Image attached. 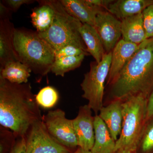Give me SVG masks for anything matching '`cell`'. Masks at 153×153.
Wrapping results in <instances>:
<instances>
[{"label": "cell", "mask_w": 153, "mask_h": 153, "mask_svg": "<svg viewBox=\"0 0 153 153\" xmlns=\"http://www.w3.org/2000/svg\"><path fill=\"white\" fill-rule=\"evenodd\" d=\"M30 83L19 84L0 78V124L16 137H26L31 126L42 120Z\"/></svg>", "instance_id": "6da1fadb"}, {"label": "cell", "mask_w": 153, "mask_h": 153, "mask_svg": "<svg viewBox=\"0 0 153 153\" xmlns=\"http://www.w3.org/2000/svg\"><path fill=\"white\" fill-rule=\"evenodd\" d=\"M110 85L113 100H123L137 94L149 97L153 89V37L138 45Z\"/></svg>", "instance_id": "7a4b0ae2"}, {"label": "cell", "mask_w": 153, "mask_h": 153, "mask_svg": "<svg viewBox=\"0 0 153 153\" xmlns=\"http://www.w3.org/2000/svg\"><path fill=\"white\" fill-rule=\"evenodd\" d=\"M13 45L18 60L40 76L47 75L55 60V52L37 31L16 29Z\"/></svg>", "instance_id": "3957f363"}, {"label": "cell", "mask_w": 153, "mask_h": 153, "mask_svg": "<svg viewBox=\"0 0 153 153\" xmlns=\"http://www.w3.org/2000/svg\"><path fill=\"white\" fill-rule=\"evenodd\" d=\"M148 98L131 96L123 100L122 129L116 142L115 152L124 149L135 152L147 120Z\"/></svg>", "instance_id": "277c9868"}, {"label": "cell", "mask_w": 153, "mask_h": 153, "mask_svg": "<svg viewBox=\"0 0 153 153\" xmlns=\"http://www.w3.org/2000/svg\"><path fill=\"white\" fill-rule=\"evenodd\" d=\"M55 10L54 20L46 32L38 33L55 52L67 45H73L87 52L79 32L82 25L67 13L60 1L49 0Z\"/></svg>", "instance_id": "5b68a950"}, {"label": "cell", "mask_w": 153, "mask_h": 153, "mask_svg": "<svg viewBox=\"0 0 153 153\" xmlns=\"http://www.w3.org/2000/svg\"><path fill=\"white\" fill-rule=\"evenodd\" d=\"M112 52L105 53L100 63L91 62L89 71L84 74L80 84L82 97L88 101V105L98 114L103 106L105 84L109 74Z\"/></svg>", "instance_id": "8992f818"}, {"label": "cell", "mask_w": 153, "mask_h": 153, "mask_svg": "<svg viewBox=\"0 0 153 153\" xmlns=\"http://www.w3.org/2000/svg\"><path fill=\"white\" fill-rule=\"evenodd\" d=\"M42 121L49 133L57 142L72 152L79 147L73 120L66 118L63 110L49 111L43 116Z\"/></svg>", "instance_id": "52a82bcc"}, {"label": "cell", "mask_w": 153, "mask_h": 153, "mask_svg": "<svg viewBox=\"0 0 153 153\" xmlns=\"http://www.w3.org/2000/svg\"><path fill=\"white\" fill-rule=\"evenodd\" d=\"M26 153H70L71 151L53 138L42 120L32 125L26 136Z\"/></svg>", "instance_id": "ba28073f"}, {"label": "cell", "mask_w": 153, "mask_h": 153, "mask_svg": "<svg viewBox=\"0 0 153 153\" xmlns=\"http://www.w3.org/2000/svg\"><path fill=\"white\" fill-rule=\"evenodd\" d=\"M106 53L112 52L122 37L121 22L106 10L97 15L94 26Z\"/></svg>", "instance_id": "9c48e42d"}, {"label": "cell", "mask_w": 153, "mask_h": 153, "mask_svg": "<svg viewBox=\"0 0 153 153\" xmlns=\"http://www.w3.org/2000/svg\"><path fill=\"white\" fill-rule=\"evenodd\" d=\"M92 111L88 104L80 106L77 116L73 120L78 146L86 150L91 151L94 142V117Z\"/></svg>", "instance_id": "30bf717a"}, {"label": "cell", "mask_w": 153, "mask_h": 153, "mask_svg": "<svg viewBox=\"0 0 153 153\" xmlns=\"http://www.w3.org/2000/svg\"><path fill=\"white\" fill-rule=\"evenodd\" d=\"M138 45L121 39L112 51L107 85L112 82L137 49Z\"/></svg>", "instance_id": "8fae6325"}, {"label": "cell", "mask_w": 153, "mask_h": 153, "mask_svg": "<svg viewBox=\"0 0 153 153\" xmlns=\"http://www.w3.org/2000/svg\"><path fill=\"white\" fill-rule=\"evenodd\" d=\"M123 100H113L109 104L103 106L98 115L106 125L114 139L117 141L120 135L123 123Z\"/></svg>", "instance_id": "7c38bea8"}, {"label": "cell", "mask_w": 153, "mask_h": 153, "mask_svg": "<svg viewBox=\"0 0 153 153\" xmlns=\"http://www.w3.org/2000/svg\"><path fill=\"white\" fill-rule=\"evenodd\" d=\"M10 19H0V69L8 62L19 61L14 50V25Z\"/></svg>", "instance_id": "4fadbf2b"}, {"label": "cell", "mask_w": 153, "mask_h": 153, "mask_svg": "<svg viewBox=\"0 0 153 153\" xmlns=\"http://www.w3.org/2000/svg\"><path fill=\"white\" fill-rule=\"evenodd\" d=\"M67 13L82 24L94 27L97 15L105 10L89 5L85 0H60Z\"/></svg>", "instance_id": "5bb4252c"}, {"label": "cell", "mask_w": 153, "mask_h": 153, "mask_svg": "<svg viewBox=\"0 0 153 153\" xmlns=\"http://www.w3.org/2000/svg\"><path fill=\"white\" fill-rule=\"evenodd\" d=\"M153 3V0H118L114 1L107 11L121 21L141 13Z\"/></svg>", "instance_id": "9a60e30c"}, {"label": "cell", "mask_w": 153, "mask_h": 153, "mask_svg": "<svg viewBox=\"0 0 153 153\" xmlns=\"http://www.w3.org/2000/svg\"><path fill=\"white\" fill-rule=\"evenodd\" d=\"M121 22L122 39L139 45L147 39L142 13L128 17Z\"/></svg>", "instance_id": "2e32d148"}, {"label": "cell", "mask_w": 153, "mask_h": 153, "mask_svg": "<svg viewBox=\"0 0 153 153\" xmlns=\"http://www.w3.org/2000/svg\"><path fill=\"white\" fill-rule=\"evenodd\" d=\"M94 142L92 153H114L116 141L98 114L94 116Z\"/></svg>", "instance_id": "e0dca14e"}, {"label": "cell", "mask_w": 153, "mask_h": 153, "mask_svg": "<svg viewBox=\"0 0 153 153\" xmlns=\"http://www.w3.org/2000/svg\"><path fill=\"white\" fill-rule=\"evenodd\" d=\"M79 32L86 46L88 52L92 55L97 63H100L106 52L100 36L95 28L88 24H82Z\"/></svg>", "instance_id": "ac0fdd59"}, {"label": "cell", "mask_w": 153, "mask_h": 153, "mask_svg": "<svg viewBox=\"0 0 153 153\" xmlns=\"http://www.w3.org/2000/svg\"><path fill=\"white\" fill-rule=\"evenodd\" d=\"M38 7L30 15L31 22L38 33L46 32L52 25L55 17V10L50 1H38Z\"/></svg>", "instance_id": "d6986e66"}, {"label": "cell", "mask_w": 153, "mask_h": 153, "mask_svg": "<svg viewBox=\"0 0 153 153\" xmlns=\"http://www.w3.org/2000/svg\"><path fill=\"white\" fill-rule=\"evenodd\" d=\"M32 70L19 61L8 62L0 69V78L12 83L21 84L27 83Z\"/></svg>", "instance_id": "ffe728a7"}, {"label": "cell", "mask_w": 153, "mask_h": 153, "mask_svg": "<svg viewBox=\"0 0 153 153\" xmlns=\"http://www.w3.org/2000/svg\"><path fill=\"white\" fill-rule=\"evenodd\" d=\"M85 56V55H82L73 57L55 58L51 71L56 76L63 77L66 72L79 67Z\"/></svg>", "instance_id": "44dd1931"}, {"label": "cell", "mask_w": 153, "mask_h": 153, "mask_svg": "<svg viewBox=\"0 0 153 153\" xmlns=\"http://www.w3.org/2000/svg\"><path fill=\"white\" fill-rule=\"evenodd\" d=\"M135 153H153V117L147 121Z\"/></svg>", "instance_id": "7402d4cb"}, {"label": "cell", "mask_w": 153, "mask_h": 153, "mask_svg": "<svg viewBox=\"0 0 153 153\" xmlns=\"http://www.w3.org/2000/svg\"><path fill=\"white\" fill-rule=\"evenodd\" d=\"M59 94L54 87L47 86L43 88L36 95V101L39 106L44 108H52L57 104Z\"/></svg>", "instance_id": "603a6c76"}, {"label": "cell", "mask_w": 153, "mask_h": 153, "mask_svg": "<svg viewBox=\"0 0 153 153\" xmlns=\"http://www.w3.org/2000/svg\"><path fill=\"white\" fill-rule=\"evenodd\" d=\"M55 58L66 57H73L89 55L88 52L81 48L73 45H67L55 52Z\"/></svg>", "instance_id": "cb8c5ba5"}, {"label": "cell", "mask_w": 153, "mask_h": 153, "mask_svg": "<svg viewBox=\"0 0 153 153\" xmlns=\"http://www.w3.org/2000/svg\"><path fill=\"white\" fill-rule=\"evenodd\" d=\"M147 39L153 37V3L142 13Z\"/></svg>", "instance_id": "d4e9b609"}, {"label": "cell", "mask_w": 153, "mask_h": 153, "mask_svg": "<svg viewBox=\"0 0 153 153\" xmlns=\"http://www.w3.org/2000/svg\"><path fill=\"white\" fill-rule=\"evenodd\" d=\"M35 1L32 0H7L2 2L13 12H16L22 5L30 4Z\"/></svg>", "instance_id": "484cf974"}, {"label": "cell", "mask_w": 153, "mask_h": 153, "mask_svg": "<svg viewBox=\"0 0 153 153\" xmlns=\"http://www.w3.org/2000/svg\"><path fill=\"white\" fill-rule=\"evenodd\" d=\"M26 137L17 138L16 143L10 153H26Z\"/></svg>", "instance_id": "4316f807"}, {"label": "cell", "mask_w": 153, "mask_h": 153, "mask_svg": "<svg viewBox=\"0 0 153 153\" xmlns=\"http://www.w3.org/2000/svg\"><path fill=\"white\" fill-rule=\"evenodd\" d=\"M153 117V89L147 100V120Z\"/></svg>", "instance_id": "83f0119b"}, {"label": "cell", "mask_w": 153, "mask_h": 153, "mask_svg": "<svg viewBox=\"0 0 153 153\" xmlns=\"http://www.w3.org/2000/svg\"><path fill=\"white\" fill-rule=\"evenodd\" d=\"M12 11L0 2V19H10Z\"/></svg>", "instance_id": "f1b7e54d"}, {"label": "cell", "mask_w": 153, "mask_h": 153, "mask_svg": "<svg viewBox=\"0 0 153 153\" xmlns=\"http://www.w3.org/2000/svg\"><path fill=\"white\" fill-rule=\"evenodd\" d=\"M70 153H92L91 151L86 150L78 147L76 150Z\"/></svg>", "instance_id": "f546056e"}, {"label": "cell", "mask_w": 153, "mask_h": 153, "mask_svg": "<svg viewBox=\"0 0 153 153\" xmlns=\"http://www.w3.org/2000/svg\"><path fill=\"white\" fill-rule=\"evenodd\" d=\"M114 153H135L134 152L124 149H120L114 152Z\"/></svg>", "instance_id": "4dcf8cb0"}]
</instances>
